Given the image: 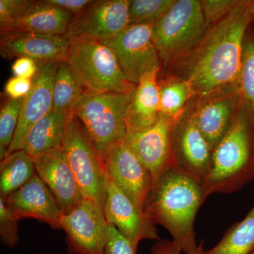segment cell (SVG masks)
I'll return each instance as SVG.
<instances>
[{
	"label": "cell",
	"instance_id": "cell-1",
	"mask_svg": "<svg viewBox=\"0 0 254 254\" xmlns=\"http://www.w3.org/2000/svg\"><path fill=\"white\" fill-rule=\"evenodd\" d=\"M250 0L205 33L189 60L186 81L200 98L237 86L247 32L252 17Z\"/></svg>",
	"mask_w": 254,
	"mask_h": 254
},
{
	"label": "cell",
	"instance_id": "cell-2",
	"mask_svg": "<svg viewBox=\"0 0 254 254\" xmlns=\"http://www.w3.org/2000/svg\"><path fill=\"white\" fill-rule=\"evenodd\" d=\"M208 196L203 184L170 168L153 183L143 211L153 223L165 227L185 254H201L194 222Z\"/></svg>",
	"mask_w": 254,
	"mask_h": 254
},
{
	"label": "cell",
	"instance_id": "cell-3",
	"mask_svg": "<svg viewBox=\"0 0 254 254\" xmlns=\"http://www.w3.org/2000/svg\"><path fill=\"white\" fill-rule=\"evenodd\" d=\"M254 179V114L242 98L230 127L213 148L203 186L208 195L231 193Z\"/></svg>",
	"mask_w": 254,
	"mask_h": 254
},
{
	"label": "cell",
	"instance_id": "cell-4",
	"mask_svg": "<svg viewBox=\"0 0 254 254\" xmlns=\"http://www.w3.org/2000/svg\"><path fill=\"white\" fill-rule=\"evenodd\" d=\"M65 60L85 93L133 91L113 52L104 43L86 38H71Z\"/></svg>",
	"mask_w": 254,
	"mask_h": 254
},
{
	"label": "cell",
	"instance_id": "cell-5",
	"mask_svg": "<svg viewBox=\"0 0 254 254\" xmlns=\"http://www.w3.org/2000/svg\"><path fill=\"white\" fill-rule=\"evenodd\" d=\"M134 90L84 93L82 97L74 115L100 153L126 137L127 110Z\"/></svg>",
	"mask_w": 254,
	"mask_h": 254
},
{
	"label": "cell",
	"instance_id": "cell-6",
	"mask_svg": "<svg viewBox=\"0 0 254 254\" xmlns=\"http://www.w3.org/2000/svg\"><path fill=\"white\" fill-rule=\"evenodd\" d=\"M207 26L200 1L176 0L153 27V41L160 59L168 63L194 48Z\"/></svg>",
	"mask_w": 254,
	"mask_h": 254
},
{
	"label": "cell",
	"instance_id": "cell-7",
	"mask_svg": "<svg viewBox=\"0 0 254 254\" xmlns=\"http://www.w3.org/2000/svg\"><path fill=\"white\" fill-rule=\"evenodd\" d=\"M62 148L83 198L93 200L103 208L108 174L103 155L75 115L68 121Z\"/></svg>",
	"mask_w": 254,
	"mask_h": 254
},
{
	"label": "cell",
	"instance_id": "cell-8",
	"mask_svg": "<svg viewBox=\"0 0 254 254\" xmlns=\"http://www.w3.org/2000/svg\"><path fill=\"white\" fill-rule=\"evenodd\" d=\"M155 22L130 24L118 36L101 42L113 52L127 81L138 85L143 76L160 70L158 50L153 41Z\"/></svg>",
	"mask_w": 254,
	"mask_h": 254
},
{
	"label": "cell",
	"instance_id": "cell-9",
	"mask_svg": "<svg viewBox=\"0 0 254 254\" xmlns=\"http://www.w3.org/2000/svg\"><path fill=\"white\" fill-rule=\"evenodd\" d=\"M60 222L66 235L67 254H105L109 224L99 204L83 199L63 214Z\"/></svg>",
	"mask_w": 254,
	"mask_h": 254
},
{
	"label": "cell",
	"instance_id": "cell-10",
	"mask_svg": "<svg viewBox=\"0 0 254 254\" xmlns=\"http://www.w3.org/2000/svg\"><path fill=\"white\" fill-rule=\"evenodd\" d=\"M212 152L191 113H184L172 128V168L203 184L210 170Z\"/></svg>",
	"mask_w": 254,
	"mask_h": 254
},
{
	"label": "cell",
	"instance_id": "cell-11",
	"mask_svg": "<svg viewBox=\"0 0 254 254\" xmlns=\"http://www.w3.org/2000/svg\"><path fill=\"white\" fill-rule=\"evenodd\" d=\"M129 0L92 1L74 16L65 37L103 42L111 39L129 26Z\"/></svg>",
	"mask_w": 254,
	"mask_h": 254
},
{
	"label": "cell",
	"instance_id": "cell-12",
	"mask_svg": "<svg viewBox=\"0 0 254 254\" xmlns=\"http://www.w3.org/2000/svg\"><path fill=\"white\" fill-rule=\"evenodd\" d=\"M108 176L143 210L153 188V177L125 141L110 145L102 152Z\"/></svg>",
	"mask_w": 254,
	"mask_h": 254
},
{
	"label": "cell",
	"instance_id": "cell-13",
	"mask_svg": "<svg viewBox=\"0 0 254 254\" xmlns=\"http://www.w3.org/2000/svg\"><path fill=\"white\" fill-rule=\"evenodd\" d=\"M103 212L108 223L116 227L136 252L141 241L160 240L155 224L108 175Z\"/></svg>",
	"mask_w": 254,
	"mask_h": 254
},
{
	"label": "cell",
	"instance_id": "cell-14",
	"mask_svg": "<svg viewBox=\"0 0 254 254\" xmlns=\"http://www.w3.org/2000/svg\"><path fill=\"white\" fill-rule=\"evenodd\" d=\"M177 120L160 115L158 121L144 131L127 133L125 143L155 181L172 168L171 131Z\"/></svg>",
	"mask_w": 254,
	"mask_h": 254
},
{
	"label": "cell",
	"instance_id": "cell-15",
	"mask_svg": "<svg viewBox=\"0 0 254 254\" xmlns=\"http://www.w3.org/2000/svg\"><path fill=\"white\" fill-rule=\"evenodd\" d=\"M70 42L64 36H50L29 32L1 33L0 53L5 59L28 58L38 64L65 61Z\"/></svg>",
	"mask_w": 254,
	"mask_h": 254
},
{
	"label": "cell",
	"instance_id": "cell-16",
	"mask_svg": "<svg viewBox=\"0 0 254 254\" xmlns=\"http://www.w3.org/2000/svg\"><path fill=\"white\" fill-rule=\"evenodd\" d=\"M4 199L5 204L18 220L35 219L46 222L53 229L62 230L63 211L38 174Z\"/></svg>",
	"mask_w": 254,
	"mask_h": 254
},
{
	"label": "cell",
	"instance_id": "cell-17",
	"mask_svg": "<svg viewBox=\"0 0 254 254\" xmlns=\"http://www.w3.org/2000/svg\"><path fill=\"white\" fill-rule=\"evenodd\" d=\"M59 63L38 64L39 68L33 78L31 91L25 98L17 129L7 155L23 149L25 140L32 127L51 111L53 86Z\"/></svg>",
	"mask_w": 254,
	"mask_h": 254
},
{
	"label": "cell",
	"instance_id": "cell-18",
	"mask_svg": "<svg viewBox=\"0 0 254 254\" xmlns=\"http://www.w3.org/2000/svg\"><path fill=\"white\" fill-rule=\"evenodd\" d=\"M242 98L237 86L230 87L203 97L195 111L191 112L213 150L230 127Z\"/></svg>",
	"mask_w": 254,
	"mask_h": 254
},
{
	"label": "cell",
	"instance_id": "cell-19",
	"mask_svg": "<svg viewBox=\"0 0 254 254\" xmlns=\"http://www.w3.org/2000/svg\"><path fill=\"white\" fill-rule=\"evenodd\" d=\"M36 173L54 195L63 214L72 210L84 199L63 148L36 159Z\"/></svg>",
	"mask_w": 254,
	"mask_h": 254
},
{
	"label": "cell",
	"instance_id": "cell-20",
	"mask_svg": "<svg viewBox=\"0 0 254 254\" xmlns=\"http://www.w3.org/2000/svg\"><path fill=\"white\" fill-rule=\"evenodd\" d=\"M159 70L145 75L136 85L127 113V133L144 131L160 118Z\"/></svg>",
	"mask_w": 254,
	"mask_h": 254
},
{
	"label": "cell",
	"instance_id": "cell-21",
	"mask_svg": "<svg viewBox=\"0 0 254 254\" xmlns=\"http://www.w3.org/2000/svg\"><path fill=\"white\" fill-rule=\"evenodd\" d=\"M73 18L74 16L69 11L48 2V0L34 1L26 14L6 32L65 36Z\"/></svg>",
	"mask_w": 254,
	"mask_h": 254
},
{
	"label": "cell",
	"instance_id": "cell-22",
	"mask_svg": "<svg viewBox=\"0 0 254 254\" xmlns=\"http://www.w3.org/2000/svg\"><path fill=\"white\" fill-rule=\"evenodd\" d=\"M72 117L51 110L28 132L23 149L36 160L62 148L68 121Z\"/></svg>",
	"mask_w": 254,
	"mask_h": 254
},
{
	"label": "cell",
	"instance_id": "cell-23",
	"mask_svg": "<svg viewBox=\"0 0 254 254\" xmlns=\"http://www.w3.org/2000/svg\"><path fill=\"white\" fill-rule=\"evenodd\" d=\"M36 174V160L24 150L6 155L0 163V196L7 198Z\"/></svg>",
	"mask_w": 254,
	"mask_h": 254
},
{
	"label": "cell",
	"instance_id": "cell-24",
	"mask_svg": "<svg viewBox=\"0 0 254 254\" xmlns=\"http://www.w3.org/2000/svg\"><path fill=\"white\" fill-rule=\"evenodd\" d=\"M85 91L66 62H60L53 90V108L56 113L73 117Z\"/></svg>",
	"mask_w": 254,
	"mask_h": 254
},
{
	"label": "cell",
	"instance_id": "cell-25",
	"mask_svg": "<svg viewBox=\"0 0 254 254\" xmlns=\"http://www.w3.org/2000/svg\"><path fill=\"white\" fill-rule=\"evenodd\" d=\"M254 250V205L242 221L236 222L213 248L201 254H251Z\"/></svg>",
	"mask_w": 254,
	"mask_h": 254
},
{
	"label": "cell",
	"instance_id": "cell-26",
	"mask_svg": "<svg viewBox=\"0 0 254 254\" xmlns=\"http://www.w3.org/2000/svg\"><path fill=\"white\" fill-rule=\"evenodd\" d=\"M193 95L190 83L185 79L159 83L160 115L171 120H178L185 113V106Z\"/></svg>",
	"mask_w": 254,
	"mask_h": 254
},
{
	"label": "cell",
	"instance_id": "cell-27",
	"mask_svg": "<svg viewBox=\"0 0 254 254\" xmlns=\"http://www.w3.org/2000/svg\"><path fill=\"white\" fill-rule=\"evenodd\" d=\"M237 86L241 96L248 103L254 114V33L250 32V28L244 43Z\"/></svg>",
	"mask_w": 254,
	"mask_h": 254
},
{
	"label": "cell",
	"instance_id": "cell-28",
	"mask_svg": "<svg viewBox=\"0 0 254 254\" xmlns=\"http://www.w3.org/2000/svg\"><path fill=\"white\" fill-rule=\"evenodd\" d=\"M24 98H9L0 112V159L7 155L15 133L17 129L20 117L24 103Z\"/></svg>",
	"mask_w": 254,
	"mask_h": 254
},
{
	"label": "cell",
	"instance_id": "cell-29",
	"mask_svg": "<svg viewBox=\"0 0 254 254\" xmlns=\"http://www.w3.org/2000/svg\"><path fill=\"white\" fill-rule=\"evenodd\" d=\"M176 0H131L128 9L129 24L159 21Z\"/></svg>",
	"mask_w": 254,
	"mask_h": 254
},
{
	"label": "cell",
	"instance_id": "cell-30",
	"mask_svg": "<svg viewBox=\"0 0 254 254\" xmlns=\"http://www.w3.org/2000/svg\"><path fill=\"white\" fill-rule=\"evenodd\" d=\"M33 0H0V28L4 33L29 9Z\"/></svg>",
	"mask_w": 254,
	"mask_h": 254
},
{
	"label": "cell",
	"instance_id": "cell-31",
	"mask_svg": "<svg viewBox=\"0 0 254 254\" xmlns=\"http://www.w3.org/2000/svg\"><path fill=\"white\" fill-rule=\"evenodd\" d=\"M18 219L5 204V199L0 196V238L9 248H14L19 242Z\"/></svg>",
	"mask_w": 254,
	"mask_h": 254
},
{
	"label": "cell",
	"instance_id": "cell-32",
	"mask_svg": "<svg viewBox=\"0 0 254 254\" xmlns=\"http://www.w3.org/2000/svg\"><path fill=\"white\" fill-rule=\"evenodd\" d=\"M243 0H202V10L207 26L215 24L242 4Z\"/></svg>",
	"mask_w": 254,
	"mask_h": 254
},
{
	"label": "cell",
	"instance_id": "cell-33",
	"mask_svg": "<svg viewBox=\"0 0 254 254\" xmlns=\"http://www.w3.org/2000/svg\"><path fill=\"white\" fill-rule=\"evenodd\" d=\"M130 242L123 236L116 227L108 225L105 254H136Z\"/></svg>",
	"mask_w": 254,
	"mask_h": 254
},
{
	"label": "cell",
	"instance_id": "cell-34",
	"mask_svg": "<svg viewBox=\"0 0 254 254\" xmlns=\"http://www.w3.org/2000/svg\"><path fill=\"white\" fill-rule=\"evenodd\" d=\"M33 86V79L13 76L4 87L6 94L11 99H20L27 96Z\"/></svg>",
	"mask_w": 254,
	"mask_h": 254
},
{
	"label": "cell",
	"instance_id": "cell-35",
	"mask_svg": "<svg viewBox=\"0 0 254 254\" xmlns=\"http://www.w3.org/2000/svg\"><path fill=\"white\" fill-rule=\"evenodd\" d=\"M38 63L35 60L28 58H19L16 59L11 66L13 74L16 77L33 79L38 72Z\"/></svg>",
	"mask_w": 254,
	"mask_h": 254
},
{
	"label": "cell",
	"instance_id": "cell-36",
	"mask_svg": "<svg viewBox=\"0 0 254 254\" xmlns=\"http://www.w3.org/2000/svg\"><path fill=\"white\" fill-rule=\"evenodd\" d=\"M48 2L66 10L76 16L81 14L92 1L90 0H48Z\"/></svg>",
	"mask_w": 254,
	"mask_h": 254
},
{
	"label": "cell",
	"instance_id": "cell-37",
	"mask_svg": "<svg viewBox=\"0 0 254 254\" xmlns=\"http://www.w3.org/2000/svg\"><path fill=\"white\" fill-rule=\"evenodd\" d=\"M182 251L173 240H160L150 249V254H181Z\"/></svg>",
	"mask_w": 254,
	"mask_h": 254
},
{
	"label": "cell",
	"instance_id": "cell-38",
	"mask_svg": "<svg viewBox=\"0 0 254 254\" xmlns=\"http://www.w3.org/2000/svg\"><path fill=\"white\" fill-rule=\"evenodd\" d=\"M249 10H250L252 17L254 18V1H251L250 6H249Z\"/></svg>",
	"mask_w": 254,
	"mask_h": 254
},
{
	"label": "cell",
	"instance_id": "cell-39",
	"mask_svg": "<svg viewBox=\"0 0 254 254\" xmlns=\"http://www.w3.org/2000/svg\"><path fill=\"white\" fill-rule=\"evenodd\" d=\"M254 254V250L253 251V252H252V254Z\"/></svg>",
	"mask_w": 254,
	"mask_h": 254
}]
</instances>
